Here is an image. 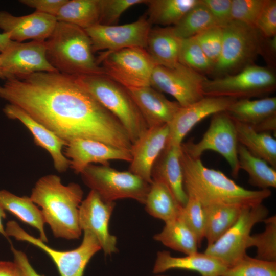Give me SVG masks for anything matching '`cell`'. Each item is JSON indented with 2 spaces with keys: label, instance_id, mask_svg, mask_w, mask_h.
<instances>
[{
  "label": "cell",
  "instance_id": "ffe728a7",
  "mask_svg": "<svg viewBox=\"0 0 276 276\" xmlns=\"http://www.w3.org/2000/svg\"><path fill=\"white\" fill-rule=\"evenodd\" d=\"M57 22L55 16L36 11L21 16L0 11V29L9 35L11 40L18 42L28 39L45 41Z\"/></svg>",
  "mask_w": 276,
  "mask_h": 276
},
{
  "label": "cell",
  "instance_id": "b9f144b4",
  "mask_svg": "<svg viewBox=\"0 0 276 276\" xmlns=\"http://www.w3.org/2000/svg\"><path fill=\"white\" fill-rule=\"evenodd\" d=\"M147 0H100V24L116 25L122 14L130 7Z\"/></svg>",
  "mask_w": 276,
  "mask_h": 276
},
{
  "label": "cell",
  "instance_id": "8992f818",
  "mask_svg": "<svg viewBox=\"0 0 276 276\" xmlns=\"http://www.w3.org/2000/svg\"><path fill=\"white\" fill-rule=\"evenodd\" d=\"M262 39L255 28L231 21L223 27L221 53L211 74L215 78L232 75L252 64L260 54Z\"/></svg>",
  "mask_w": 276,
  "mask_h": 276
},
{
  "label": "cell",
  "instance_id": "e0dca14e",
  "mask_svg": "<svg viewBox=\"0 0 276 276\" xmlns=\"http://www.w3.org/2000/svg\"><path fill=\"white\" fill-rule=\"evenodd\" d=\"M236 100L231 97L205 96L189 105L181 107L168 124L166 145L181 146L184 137L198 123L209 116L226 111Z\"/></svg>",
  "mask_w": 276,
  "mask_h": 276
},
{
  "label": "cell",
  "instance_id": "83f0119b",
  "mask_svg": "<svg viewBox=\"0 0 276 276\" xmlns=\"http://www.w3.org/2000/svg\"><path fill=\"white\" fill-rule=\"evenodd\" d=\"M0 205L21 221L36 228L39 233V239L43 242L48 240L45 233V223L41 210L28 196H17L10 192L0 190Z\"/></svg>",
  "mask_w": 276,
  "mask_h": 276
},
{
  "label": "cell",
  "instance_id": "9a60e30c",
  "mask_svg": "<svg viewBox=\"0 0 276 276\" xmlns=\"http://www.w3.org/2000/svg\"><path fill=\"white\" fill-rule=\"evenodd\" d=\"M0 65L5 79L37 72H58L47 58L45 41H15L0 54Z\"/></svg>",
  "mask_w": 276,
  "mask_h": 276
},
{
  "label": "cell",
  "instance_id": "603a6c76",
  "mask_svg": "<svg viewBox=\"0 0 276 276\" xmlns=\"http://www.w3.org/2000/svg\"><path fill=\"white\" fill-rule=\"evenodd\" d=\"M180 155L181 146L166 145L153 166L151 177L152 180L166 185L179 204L183 207L188 197L183 186Z\"/></svg>",
  "mask_w": 276,
  "mask_h": 276
},
{
  "label": "cell",
  "instance_id": "7402d4cb",
  "mask_svg": "<svg viewBox=\"0 0 276 276\" xmlns=\"http://www.w3.org/2000/svg\"><path fill=\"white\" fill-rule=\"evenodd\" d=\"M139 108L148 128L169 124L181 107L151 86L126 88Z\"/></svg>",
  "mask_w": 276,
  "mask_h": 276
},
{
  "label": "cell",
  "instance_id": "f546056e",
  "mask_svg": "<svg viewBox=\"0 0 276 276\" xmlns=\"http://www.w3.org/2000/svg\"><path fill=\"white\" fill-rule=\"evenodd\" d=\"M144 204L149 215L165 223L178 217L183 208L168 187L156 180L150 184Z\"/></svg>",
  "mask_w": 276,
  "mask_h": 276
},
{
  "label": "cell",
  "instance_id": "7c38bea8",
  "mask_svg": "<svg viewBox=\"0 0 276 276\" xmlns=\"http://www.w3.org/2000/svg\"><path fill=\"white\" fill-rule=\"evenodd\" d=\"M268 214V209L262 203L244 208L235 224L215 242L208 245L204 252L227 267L233 265L246 255L252 227L263 222Z\"/></svg>",
  "mask_w": 276,
  "mask_h": 276
},
{
  "label": "cell",
  "instance_id": "44dd1931",
  "mask_svg": "<svg viewBox=\"0 0 276 276\" xmlns=\"http://www.w3.org/2000/svg\"><path fill=\"white\" fill-rule=\"evenodd\" d=\"M3 112L9 119L18 120L31 132L36 145L47 150L52 158L54 166L59 172L67 170L70 160L65 157L62 150L67 143L52 131L40 124L18 106L6 105Z\"/></svg>",
  "mask_w": 276,
  "mask_h": 276
},
{
  "label": "cell",
  "instance_id": "9c48e42d",
  "mask_svg": "<svg viewBox=\"0 0 276 276\" xmlns=\"http://www.w3.org/2000/svg\"><path fill=\"white\" fill-rule=\"evenodd\" d=\"M97 61L104 75L126 88L150 86L156 66L146 50L137 47L101 52Z\"/></svg>",
  "mask_w": 276,
  "mask_h": 276
},
{
  "label": "cell",
  "instance_id": "7a4b0ae2",
  "mask_svg": "<svg viewBox=\"0 0 276 276\" xmlns=\"http://www.w3.org/2000/svg\"><path fill=\"white\" fill-rule=\"evenodd\" d=\"M180 162L187 195L196 198L203 206L222 204L251 207L262 203L271 195L270 189L244 188L221 171L206 167L201 158L190 156L181 147Z\"/></svg>",
  "mask_w": 276,
  "mask_h": 276
},
{
  "label": "cell",
  "instance_id": "30bf717a",
  "mask_svg": "<svg viewBox=\"0 0 276 276\" xmlns=\"http://www.w3.org/2000/svg\"><path fill=\"white\" fill-rule=\"evenodd\" d=\"M5 232L7 237L29 242L48 254L55 264L60 276H83L85 268L94 255L101 250L100 245L93 234L84 231L80 245L68 251H59L47 245L44 242L24 231L13 220L8 221Z\"/></svg>",
  "mask_w": 276,
  "mask_h": 276
},
{
  "label": "cell",
  "instance_id": "ba28073f",
  "mask_svg": "<svg viewBox=\"0 0 276 276\" xmlns=\"http://www.w3.org/2000/svg\"><path fill=\"white\" fill-rule=\"evenodd\" d=\"M276 77L269 67L249 65L232 75L207 78L203 85L204 96L250 99L267 95L275 89Z\"/></svg>",
  "mask_w": 276,
  "mask_h": 276
},
{
  "label": "cell",
  "instance_id": "8fae6325",
  "mask_svg": "<svg viewBox=\"0 0 276 276\" xmlns=\"http://www.w3.org/2000/svg\"><path fill=\"white\" fill-rule=\"evenodd\" d=\"M238 144L235 122L226 111H222L213 115L210 126L200 141L195 143L189 141L182 143L181 147L190 156L197 158H200L207 150L218 152L226 160L233 176L237 178L240 170Z\"/></svg>",
  "mask_w": 276,
  "mask_h": 276
},
{
  "label": "cell",
  "instance_id": "f1b7e54d",
  "mask_svg": "<svg viewBox=\"0 0 276 276\" xmlns=\"http://www.w3.org/2000/svg\"><path fill=\"white\" fill-rule=\"evenodd\" d=\"M203 208L206 220L204 238L207 240V246L213 244L231 228L245 208L237 205L222 204Z\"/></svg>",
  "mask_w": 276,
  "mask_h": 276
},
{
  "label": "cell",
  "instance_id": "74e56055",
  "mask_svg": "<svg viewBox=\"0 0 276 276\" xmlns=\"http://www.w3.org/2000/svg\"><path fill=\"white\" fill-rule=\"evenodd\" d=\"M222 276H276V262L262 260L246 254L227 267Z\"/></svg>",
  "mask_w": 276,
  "mask_h": 276
},
{
  "label": "cell",
  "instance_id": "ab89813d",
  "mask_svg": "<svg viewBox=\"0 0 276 276\" xmlns=\"http://www.w3.org/2000/svg\"><path fill=\"white\" fill-rule=\"evenodd\" d=\"M265 2L266 0H232V20L255 28Z\"/></svg>",
  "mask_w": 276,
  "mask_h": 276
},
{
  "label": "cell",
  "instance_id": "681fc988",
  "mask_svg": "<svg viewBox=\"0 0 276 276\" xmlns=\"http://www.w3.org/2000/svg\"><path fill=\"white\" fill-rule=\"evenodd\" d=\"M252 128L258 132H275L276 115L268 118Z\"/></svg>",
  "mask_w": 276,
  "mask_h": 276
},
{
  "label": "cell",
  "instance_id": "f6af8a7d",
  "mask_svg": "<svg viewBox=\"0 0 276 276\" xmlns=\"http://www.w3.org/2000/svg\"><path fill=\"white\" fill-rule=\"evenodd\" d=\"M67 0H21L22 4L34 8L36 11L56 16Z\"/></svg>",
  "mask_w": 276,
  "mask_h": 276
},
{
  "label": "cell",
  "instance_id": "60d3db41",
  "mask_svg": "<svg viewBox=\"0 0 276 276\" xmlns=\"http://www.w3.org/2000/svg\"><path fill=\"white\" fill-rule=\"evenodd\" d=\"M223 36V27L216 26L194 36L214 67L221 53Z\"/></svg>",
  "mask_w": 276,
  "mask_h": 276
},
{
  "label": "cell",
  "instance_id": "d6986e66",
  "mask_svg": "<svg viewBox=\"0 0 276 276\" xmlns=\"http://www.w3.org/2000/svg\"><path fill=\"white\" fill-rule=\"evenodd\" d=\"M168 136V124L148 128L132 144L129 171L151 184L153 166L165 148Z\"/></svg>",
  "mask_w": 276,
  "mask_h": 276
},
{
  "label": "cell",
  "instance_id": "277c9868",
  "mask_svg": "<svg viewBox=\"0 0 276 276\" xmlns=\"http://www.w3.org/2000/svg\"><path fill=\"white\" fill-rule=\"evenodd\" d=\"M45 42L47 58L58 72L74 76L104 74L84 29L57 21Z\"/></svg>",
  "mask_w": 276,
  "mask_h": 276
},
{
  "label": "cell",
  "instance_id": "484cf974",
  "mask_svg": "<svg viewBox=\"0 0 276 276\" xmlns=\"http://www.w3.org/2000/svg\"><path fill=\"white\" fill-rule=\"evenodd\" d=\"M226 112L234 121L254 127L276 115V97L236 100Z\"/></svg>",
  "mask_w": 276,
  "mask_h": 276
},
{
  "label": "cell",
  "instance_id": "db71d44e",
  "mask_svg": "<svg viewBox=\"0 0 276 276\" xmlns=\"http://www.w3.org/2000/svg\"><path fill=\"white\" fill-rule=\"evenodd\" d=\"M159 276H164V275H159Z\"/></svg>",
  "mask_w": 276,
  "mask_h": 276
},
{
  "label": "cell",
  "instance_id": "ee69618b",
  "mask_svg": "<svg viewBox=\"0 0 276 276\" xmlns=\"http://www.w3.org/2000/svg\"><path fill=\"white\" fill-rule=\"evenodd\" d=\"M212 15L217 26L224 27L232 21V0H201Z\"/></svg>",
  "mask_w": 276,
  "mask_h": 276
},
{
  "label": "cell",
  "instance_id": "2e32d148",
  "mask_svg": "<svg viewBox=\"0 0 276 276\" xmlns=\"http://www.w3.org/2000/svg\"><path fill=\"white\" fill-rule=\"evenodd\" d=\"M114 206V202L104 200L97 192L91 190L81 202L79 210L81 230L93 234L105 255L118 251L117 237L109 231L110 218Z\"/></svg>",
  "mask_w": 276,
  "mask_h": 276
},
{
  "label": "cell",
  "instance_id": "4fadbf2b",
  "mask_svg": "<svg viewBox=\"0 0 276 276\" xmlns=\"http://www.w3.org/2000/svg\"><path fill=\"white\" fill-rule=\"evenodd\" d=\"M201 74L180 63L173 67L156 65L150 85L173 97L181 107L187 106L204 97L203 85L206 79Z\"/></svg>",
  "mask_w": 276,
  "mask_h": 276
},
{
  "label": "cell",
  "instance_id": "ac0fdd59",
  "mask_svg": "<svg viewBox=\"0 0 276 276\" xmlns=\"http://www.w3.org/2000/svg\"><path fill=\"white\" fill-rule=\"evenodd\" d=\"M66 146L64 155L70 160V167L77 174H81L92 163L107 165L111 160L130 162L132 159L130 151L90 139H74Z\"/></svg>",
  "mask_w": 276,
  "mask_h": 276
},
{
  "label": "cell",
  "instance_id": "5b68a950",
  "mask_svg": "<svg viewBox=\"0 0 276 276\" xmlns=\"http://www.w3.org/2000/svg\"><path fill=\"white\" fill-rule=\"evenodd\" d=\"M75 77L80 84L118 119L126 130L132 144L148 129L139 108L126 88L104 74Z\"/></svg>",
  "mask_w": 276,
  "mask_h": 276
},
{
  "label": "cell",
  "instance_id": "836d02e7",
  "mask_svg": "<svg viewBox=\"0 0 276 276\" xmlns=\"http://www.w3.org/2000/svg\"><path fill=\"white\" fill-rule=\"evenodd\" d=\"M238 156L239 168L247 173L250 185L261 190L276 187V169L264 160L252 155L240 144Z\"/></svg>",
  "mask_w": 276,
  "mask_h": 276
},
{
  "label": "cell",
  "instance_id": "7bdbcfd3",
  "mask_svg": "<svg viewBox=\"0 0 276 276\" xmlns=\"http://www.w3.org/2000/svg\"><path fill=\"white\" fill-rule=\"evenodd\" d=\"M255 28L263 38L276 35L275 0H266Z\"/></svg>",
  "mask_w": 276,
  "mask_h": 276
},
{
  "label": "cell",
  "instance_id": "7dc6e473",
  "mask_svg": "<svg viewBox=\"0 0 276 276\" xmlns=\"http://www.w3.org/2000/svg\"><path fill=\"white\" fill-rule=\"evenodd\" d=\"M276 53V35L270 38H263L261 45L260 54L270 63H274Z\"/></svg>",
  "mask_w": 276,
  "mask_h": 276
},
{
  "label": "cell",
  "instance_id": "3957f363",
  "mask_svg": "<svg viewBox=\"0 0 276 276\" xmlns=\"http://www.w3.org/2000/svg\"><path fill=\"white\" fill-rule=\"evenodd\" d=\"M83 192L77 183L63 185L57 175L50 174L39 178L30 197L39 205L44 220L55 237L71 240L81 235L79 210Z\"/></svg>",
  "mask_w": 276,
  "mask_h": 276
},
{
  "label": "cell",
  "instance_id": "4316f807",
  "mask_svg": "<svg viewBox=\"0 0 276 276\" xmlns=\"http://www.w3.org/2000/svg\"><path fill=\"white\" fill-rule=\"evenodd\" d=\"M239 144L276 169V140L269 133L257 132L250 126L234 121Z\"/></svg>",
  "mask_w": 276,
  "mask_h": 276
},
{
  "label": "cell",
  "instance_id": "bcb514c9",
  "mask_svg": "<svg viewBox=\"0 0 276 276\" xmlns=\"http://www.w3.org/2000/svg\"><path fill=\"white\" fill-rule=\"evenodd\" d=\"M11 248L14 255V261L22 269L25 276H43L39 274L35 270L24 252L17 250L12 245H11Z\"/></svg>",
  "mask_w": 276,
  "mask_h": 276
},
{
  "label": "cell",
  "instance_id": "c3c4849f",
  "mask_svg": "<svg viewBox=\"0 0 276 276\" xmlns=\"http://www.w3.org/2000/svg\"><path fill=\"white\" fill-rule=\"evenodd\" d=\"M0 276H25V274L14 261H0Z\"/></svg>",
  "mask_w": 276,
  "mask_h": 276
},
{
  "label": "cell",
  "instance_id": "d590c367",
  "mask_svg": "<svg viewBox=\"0 0 276 276\" xmlns=\"http://www.w3.org/2000/svg\"><path fill=\"white\" fill-rule=\"evenodd\" d=\"M265 229L262 233L251 235L248 247H255V258L269 262H276V216L267 217L263 221Z\"/></svg>",
  "mask_w": 276,
  "mask_h": 276
},
{
  "label": "cell",
  "instance_id": "f907efd6",
  "mask_svg": "<svg viewBox=\"0 0 276 276\" xmlns=\"http://www.w3.org/2000/svg\"><path fill=\"white\" fill-rule=\"evenodd\" d=\"M15 41L11 40L9 35L7 33H0V52H4L10 47H11Z\"/></svg>",
  "mask_w": 276,
  "mask_h": 276
},
{
  "label": "cell",
  "instance_id": "816d5d0a",
  "mask_svg": "<svg viewBox=\"0 0 276 276\" xmlns=\"http://www.w3.org/2000/svg\"><path fill=\"white\" fill-rule=\"evenodd\" d=\"M6 215L5 212V210L0 205V233L2 234L4 237L8 238V237L6 235L5 229L3 226L2 223V220L6 218Z\"/></svg>",
  "mask_w": 276,
  "mask_h": 276
},
{
  "label": "cell",
  "instance_id": "5bb4252c",
  "mask_svg": "<svg viewBox=\"0 0 276 276\" xmlns=\"http://www.w3.org/2000/svg\"><path fill=\"white\" fill-rule=\"evenodd\" d=\"M151 25L145 14L131 23L99 24L85 30L90 39L94 52L114 51L131 47L145 49Z\"/></svg>",
  "mask_w": 276,
  "mask_h": 276
},
{
  "label": "cell",
  "instance_id": "d4e9b609",
  "mask_svg": "<svg viewBox=\"0 0 276 276\" xmlns=\"http://www.w3.org/2000/svg\"><path fill=\"white\" fill-rule=\"evenodd\" d=\"M181 42L172 26L151 28L145 49L155 65L172 68L179 63Z\"/></svg>",
  "mask_w": 276,
  "mask_h": 276
},
{
  "label": "cell",
  "instance_id": "4dcf8cb0",
  "mask_svg": "<svg viewBox=\"0 0 276 276\" xmlns=\"http://www.w3.org/2000/svg\"><path fill=\"white\" fill-rule=\"evenodd\" d=\"M162 231L153 238L173 250L187 255L198 251V240L189 227L179 217L165 223Z\"/></svg>",
  "mask_w": 276,
  "mask_h": 276
},
{
  "label": "cell",
  "instance_id": "52a82bcc",
  "mask_svg": "<svg viewBox=\"0 0 276 276\" xmlns=\"http://www.w3.org/2000/svg\"><path fill=\"white\" fill-rule=\"evenodd\" d=\"M84 183L107 202L125 198L144 204L150 184L129 171L107 165H88L81 173Z\"/></svg>",
  "mask_w": 276,
  "mask_h": 276
},
{
  "label": "cell",
  "instance_id": "d6a6232c",
  "mask_svg": "<svg viewBox=\"0 0 276 276\" xmlns=\"http://www.w3.org/2000/svg\"><path fill=\"white\" fill-rule=\"evenodd\" d=\"M199 0H147L146 14L151 24L174 26Z\"/></svg>",
  "mask_w": 276,
  "mask_h": 276
},
{
  "label": "cell",
  "instance_id": "f5cc1de1",
  "mask_svg": "<svg viewBox=\"0 0 276 276\" xmlns=\"http://www.w3.org/2000/svg\"><path fill=\"white\" fill-rule=\"evenodd\" d=\"M0 78L2 79H5V78L3 75V74L2 72L1 69V65H0Z\"/></svg>",
  "mask_w": 276,
  "mask_h": 276
},
{
  "label": "cell",
  "instance_id": "f35d334b",
  "mask_svg": "<svg viewBox=\"0 0 276 276\" xmlns=\"http://www.w3.org/2000/svg\"><path fill=\"white\" fill-rule=\"evenodd\" d=\"M179 217L196 236L199 245L205 237V215L203 206L196 198L188 196Z\"/></svg>",
  "mask_w": 276,
  "mask_h": 276
},
{
  "label": "cell",
  "instance_id": "1f68e13d",
  "mask_svg": "<svg viewBox=\"0 0 276 276\" xmlns=\"http://www.w3.org/2000/svg\"><path fill=\"white\" fill-rule=\"evenodd\" d=\"M55 17L84 30L91 28L100 24V0H67Z\"/></svg>",
  "mask_w": 276,
  "mask_h": 276
},
{
  "label": "cell",
  "instance_id": "8d00e7d4",
  "mask_svg": "<svg viewBox=\"0 0 276 276\" xmlns=\"http://www.w3.org/2000/svg\"><path fill=\"white\" fill-rule=\"evenodd\" d=\"M179 63L201 74H212L214 64L194 37L181 39Z\"/></svg>",
  "mask_w": 276,
  "mask_h": 276
},
{
  "label": "cell",
  "instance_id": "6da1fadb",
  "mask_svg": "<svg viewBox=\"0 0 276 276\" xmlns=\"http://www.w3.org/2000/svg\"><path fill=\"white\" fill-rule=\"evenodd\" d=\"M0 97L67 143L87 139L131 150L132 142L122 124L74 76L37 72L8 78L0 86Z\"/></svg>",
  "mask_w": 276,
  "mask_h": 276
},
{
  "label": "cell",
  "instance_id": "cb8c5ba5",
  "mask_svg": "<svg viewBox=\"0 0 276 276\" xmlns=\"http://www.w3.org/2000/svg\"><path fill=\"white\" fill-rule=\"evenodd\" d=\"M227 266L221 261L206 254L198 252L182 257L171 256L169 251L157 253L153 272L160 273L173 269L194 271L201 276H222Z\"/></svg>",
  "mask_w": 276,
  "mask_h": 276
},
{
  "label": "cell",
  "instance_id": "e575fe53",
  "mask_svg": "<svg viewBox=\"0 0 276 276\" xmlns=\"http://www.w3.org/2000/svg\"><path fill=\"white\" fill-rule=\"evenodd\" d=\"M216 26L217 25L211 12L199 0L172 28L175 34L183 39L194 37Z\"/></svg>",
  "mask_w": 276,
  "mask_h": 276
}]
</instances>
